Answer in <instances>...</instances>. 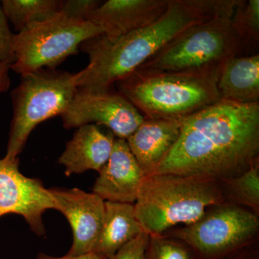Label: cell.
I'll return each mask as SVG.
<instances>
[{
	"instance_id": "13",
	"label": "cell",
	"mask_w": 259,
	"mask_h": 259,
	"mask_svg": "<svg viewBox=\"0 0 259 259\" xmlns=\"http://www.w3.org/2000/svg\"><path fill=\"white\" fill-rule=\"evenodd\" d=\"M169 0H108L94 10L88 21L103 35L117 37L144 28L164 14Z\"/></svg>"
},
{
	"instance_id": "6",
	"label": "cell",
	"mask_w": 259,
	"mask_h": 259,
	"mask_svg": "<svg viewBox=\"0 0 259 259\" xmlns=\"http://www.w3.org/2000/svg\"><path fill=\"white\" fill-rule=\"evenodd\" d=\"M76 76V73L50 69L21 76L11 93L13 116L4 158H18L33 129L66 110L77 90Z\"/></svg>"
},
{
	"instance_id": "8",
	"label": "cell",
	"mask_w": 259,
	"mask_h": 259,
	"mask_svg": "<svg viewBox=\"0 0 259 259\" xmlns=\"http://www.w3.org/2000/svg\"><path fill=\"white\" fill-rule=\"evenodd\" d=\"M103 34L90 21H79L59 13L15 34V61L10 69L23 76L42 69H56L70 56L79 53L81 44Z\"/></svg>"
},
{
	"instance_id": "26",
	"label": "cell",
	"mask_w": 259,
	"mask_h": 259,
	"mask_svg": "<svg viewBox=\"0 0 259 259\" xmlns=\"http://www.w3.org/2000/svg\"><path fill=\"white\" fill-rule=\"evenodd\" d=\"M35 259H107L101 255L97 254L96 253H90L87 254L77 255V256H71L66 254L64 256L54 257L46 254V253H40L37 254Z\"/></svg>"
},
{
	"instance_id": "3",
	"label": "cell",
	"mask_w": 259,
	"mask_h": 259,
	"mask_svg": "<svg viewBox=\"0 0 259 259\" xmlns=\"http://www.w3.org/2000/svg\"><path fill=\"white\" fill-rule=\"evenodd\" d=\"M223 202L226 199L217 180L157 174L145 177L134 209L144 231L153 236L192 224L209 207Z\"/></svg>"
},
{
	"instance_id": "22",
	"label": "cell",
	"mask_w": 259,
	"mask_h": 259,
	"mask_svg": "<svg viewBox=\"0 0 259 259\" xmlns=\"http://www.w3.org/2000/svg\"><path fill=\"white\" fill-rule=\"evenodd\" d=\"M102 3L99 0H66L61 1L60 12L73 20L88 21L94 10Z\"/></svg>"
},
{
	"instance_id": "24",
	"label": "cell",
	"mask_w": 259,
	"mask_h": 259,
	"mask_svg": "<svg viewBox=\"0 0 259 259\" xmlns=\"http://www.w3.org/2000/svg\"><path fill=\"white\" fill-rule=\"evenodd\" d=\"M149 235L144 231L124 245L110 259H145Z\"/></svg>"
},
{
	"instance_id": "1",
	"label": "cell",
	"mask_w": 259,
	"mask_h": 259,
	"mask_svg": "<svg viewBox=\"0 0 259 259\" xmlns=\"http://www.w3.org/2000/svg\"><path fill=\"white\" fill-rule=\"evenodd\" d=\"M258 161L259 103L222 100L187 117L176 144L152 175L221 182L239 176Z\"/></svg>"
},
{
	"instance_id": "23",
	"label": "cell",
	"mask_w": 259,
	"mask_h": 259,
	"mask_svg": "<svg viewBox=\"0 0 259 259\" xmlns=\"http://www.w3.org/2000/svg\"><path fill=\"white\" fill-rule=\"evenodd\" d=\"M14 35L10 30L8 20L0 6V64L11 66L15 62L13 51Z\"/></svg>"
},
{
	"instance_id": "21",
	"label": "cell",
	"mask_w": 259,
	"mask_h": 259,
	"mask_svg": "<svg viewBox=\"0 0 259 259\" xmlns=\"http://www.w3.org/2000/svg\"><path fill=\"white\" fill-rule=\"evenodd\" d=\"M145 259H196L193 250L182 240L166 234L149 236Z\"/></svg>"
},
{
	"instance_id": "9",
	"label": "cell",
	"mask_w": 259,
	"mask_h": 259,
	"mask_svg": "<svg viewBox=\"0 0 259 259\" xmlns=\"http://www.w3.org/2000/svg\"><path fill=\"white\" fill-rule=\"evenodd\" d=\"M66 129L88 124L107 126L117 139L127 140L145 118L125 97L111 89L77 88L72 100L60 115Z\"/></svg>"
},
{
	"instance_id": "4",
	"label": "cell",
	"mask_w": 259,
	"mask_h": 259,
	"mask_svg": "<svg viewBox=\"0 0 259 259\" xmlns=\"http://www.w3.org/2000/svg\"><path fill=\"white\" fill-rule=\"evenodd\" d=\"M220 71L185 73L135 71L116 83L118 93L144 118H181L194 115L222 100L217 85Z\"/></svg>"
},
{
	"instance_id": "27",
	"label": "cell",
	"mask_w": 259,
	"mask_h": 259,
	"mask_svg": "<svg viewBox=\"0 0 259 259\" xmlns=\"http://www.w3.org/2000/svg\"><path fill=\"white\" fill-rule=\"evenodd\" d=\"M225 259H259L258 245Z\"/></svg>"
},
{
	"instance_id": "20",
	"label": "cell",
	"mask_w": 259,
	"mask_h": 259,
	"mask_svg": "<svg viewBox=\"0 0 259 259\" xmlns=\"http://www.w3.org/2000/svg\"><path fill=\"white\" fill-rule=\"evenodd\" d=\"M231 19L243 40L248 56L257 54L259 41L258 0H237Z\"/></svg>"
},
{
	"instance_id": "16",
	"label": "cell",
	"mask_w": 259,
	"mask_h": 259,
	"mask_svg": "<svg viewBox=\"0 0 259 259\" xmlns=\"http://www.w3.org/2000/svg\"><path fill=\"white\" fill-rule=\"evenodd\" d=\"M223 100L259 103V54L236 56L223 65L218 79Z\"/></svg>"
},
{
	"instance_id": "25",
	"label": "cell",
	"mask_w": 259,
	"mask_h": 259,
	"mask_svg": "<svg viewBox=\"0 0 259 259\" xmlns=\"http://www.w3.org/2000/svg\"><path fill=\"white\" fill-rule=\"evenodd\" d=\"M10 65L0 64V94L8 91L10 86Z\"/></svg>"
},
{
	"instance_id": "17",
	"label": "cell",
	"mask_w": 259,
	"mask_h": 259,
	"mask_svg": "<svg viewBox=\"0 0 259 259\" xmlns=\"http://www.w3.org/2000/svg\"><path fill=\"white\" fill-rule=\"evenodd\" d=\"M142 232L134 204L105 201L103 226L94 253L110 259Z\"/></svg>"
},
{
	"instance_id": "5",
	"label": "cell",
	"mask_w": 259,
	"mask_h": 259,
	"mask_svg": "<svg viewBox=\"0 0 259 259\" xmlns=\"http://www.w3.org/2000/svg\"><path fill=\"white\" fill-rule=\"evenodd\" d=\"M232 16L218 17L189 28L136 71H215L232 58L248 56L243 40L232 23Z\"/></svg>"
},
{
	"instance_id": "18",
	"label": "cell",
	"mask_w": 259,
	"mask_h": 259,
	"mask_svg": "<svg viewBox=\"0 0 259 259\" xmlns=\"http://www.w3.org/2000/svg\"><path fill=\"white\" fill-rule=\"evenodd\" d=\"M2 10L18 32L60 13L59 0H3Z\"/></svg>"
},
{
	"instance_id": "11",
	"label": "cell",
	"mask_w": 259,
	"mask_h": 259,
	"mask_svg": "<svg viewBox=\"0 0 259 259\" xmlns=\"http://www.w3.org/2000/svg\"><path fill=\"white\" fill-rule=\"evenodd\" d=\"M56 209L67 218L72 228V245L67 255L77 256L93 253L101 233L105 217L104 199L79 189H49Z\"/></svg>"
},
{
	"instance_id": "2",
	"label": "cell",
	"mask_w": 259,
	"mask_h": 259,
	"mask_svg": "<svg viewBox=\"0 0 259 259\" xmlns=\"http://www.w3.org/2000/svg\"><path fill=\"white\" fill-rule=\"evenodd\" d=\"M237 0H169L161 18L125 35H101L85 40L79 49L90 63L76 73V86L100 91L134 72L168 42L189 28L221 16H232Z\"/></svg>"
},
{
	"instance_id": "15",
	"label": "cell",
	"mask_w": 259,
	"mask_h": 259,
	"mask_svg": "<svg viewBox=\"0 0 259 259\" xmlns=\"http://www.w3.org/2000/svg\"><path fill=\"white\" fill-rule=\"evenodd\" d=\"M115 139L112 133L105 134L95 124L77 127L59 158V163L66 168L65 175L100 171L110 157Z\"/></svg>"
},
{
	"instance_id": "7",
	"label": "cell",
	"mask_w": 259,
	"mask_h": 259,
	"mask_svg": "<svg viewBox=\"0 0 259 259\" xmlns=\"http://www.w3.org/2000/svg\"><path fill=\"white\" fill-rule=\"evenodd\" d=\"M163 234L190 245L196 259H225L258 245L259 216L226 202L209 207L192 224Z\"/></svg>"
},
{
	"instance_id": "14",
	"label": "cell",
	"mask_w": 259,
	"mask_h": 259,
	"mask_svg": "<svg viewBox=\"0 0 259 259\" xmlns=\"http://www.w3.org/2000/svg\"><path fill=\"white\" fill-rule=\"evenodd\" d=\"M187 117L145 118L126 140L145 177L152 175L176 144Z\"/></svg>"
},
{
	"instance_id": "10",
	"label": "cell",
	"mask_w": 259,
	"mask_h": 259,
	"mask_svg": "<svg viewBox=\"0 0 259 259\" xmlns=\"http://www.w3.org/2000/svg\"><path fill=\"white\" fill-rule=\"evenodd\" d=\"M19 163L18 158L0 159V218L9 213L20 214L35 234L44 236L42 214L56 209L55 202L41 181L20 172Z\"/></svg>"
},
{
	"instance_id": "19",
	"label": "cell",
	"mask_w": 259,
	"mask_h": 259,
	"mask_svg": "<svg viewBox=\"0 0 259 259\" xmlns=\"http://www.w3.org/2000/svg\"><path fill=\"white\" fill-rule=\"evenodd\" d=\"M220 183L226 202L245 207L259 216V161L239 176Z\"/></svg>"
},
{
	"instance_id": "12",
	"label": "cell",
	"mask_w": 259,
	"mask_h": 259,
	"mask_svg": "<svg viewBox=\"0 0 259 259\" xmlns=\"http://www.w3.org/2000/svg\"><path fill=\"white\" fill-rule=\"evenodd\" d=\"M145 177L126 140L115 138L110 157L99 171L93 193L105 201L134 204Z\"/></svg>"
}]
</instances>
